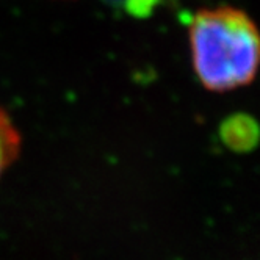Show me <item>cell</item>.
I'll return each mask as SVG.
<instances>
[{"label":"cell","instance_id":"obj_1","mask_svg":"<svg viewBox=\"0 0 260 260\" xmlns=\"http://www.w3.org/2000/svg\"><path fill=\"white\" fill-rule=\"evenodd\" d=\"M188 41L193 71L207 91L229 92L254 82L260 38L245 10L218 5L196 11L188 22Z\"/></svg>","mask_w":260,"mask_h":260},{"label":"cell","instance_id":"obj_2","mask_svg":"<svg viewBox=\"0 0 260 260\" xmlns=\"http://www.w3.org/2000/svg\"><path fill=\"white\" fill-rule=\"evenodd\" d=\"M22 135L8 111L0 107V179L10 166L19 158Z\"/></svg>","mask_w":260,"mask_h":260}]
</instances>
